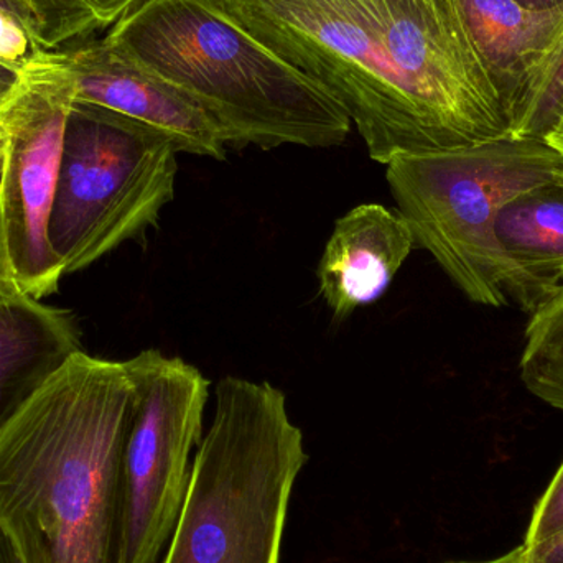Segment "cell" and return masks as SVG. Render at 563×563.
<instances>
[{"label": "cell", "instance_id": "cell-1", "mask_svg": "<svg viewBox=\"0 0 563 563\" xmlns=\"http://www.w3.org/2000/svg\"><path fill=\"white\" fill-rule=\"evenodd\" d=\"M125 361L73 354L0 429V521L25 563H119Z\"/></svg>", "mask_w": 563, "mask_h": 563}, {"label": "cell", "instance_id": "cell-2", "mask_svg": "<svg viewBox=\"0 0 563 563\" xmlns=\"http://www.w3.org/2000/svg\"><path fill=\"white\" fill-rule=\"evenodd\" d=\"M104 40L198 102L230 148L338 147L353 128L217 0H139Z\"/></svg>", "mask_w": 563, "mask_h": 563}, {"label": "cell", "instance_id": "cell-3", "mask_svg": "<svg viewBox=\"0 0 563 563\" xmlns=\"http://www.w3.org/2000/svg\"><path fill=\"white\" fill-rule=\"evenodd\" d=\"M214 399L162 563H280L303 433L266 380L223 377Z\"/></svg>", "mask_w": 563, "mask_h": 563}, {"label": "cell", "instance_id": "cell-4", "mask_svg": "<svg viewBox=\"0 0 563 563\" xmlns=\"http://www.w3.org/2000/svg\"><path fill=\"white\" fill-rule=\"evenodd\" d=\"M254 38L330 96L374 162L433 154L397 73L379 0H217Z\"/></svg>", "mask_w": 563, "mask_h": 563}, {"label": "cell", "instance_id": "cell-5", "mask_svg": "<svg viewBox=\"0 0 563 563\" xmlns=\"http://www.w3.org/2000/svg\"><path fill=\"white\" fill-rule=\"evenodd\" d=\"M396 210L466 298L506 307L496 218L508 201L563 175L544 139L505 137L453 151L406 155L386 165Z\"/></svg>", "mask_w": 563, "mask_h": 563}, {"label": "cell", "instance_id": "cell-6", "mask_svg": "<svg viewBox=\"0 0 563 563\" xmlns=\"http://www.w3.org/2000/svg\"><path fill=\"white\" fill-rule=\"evenodd\" d=\"M178 152L165 135L75 99L63 137L48 241L63 274L79 273L158 227L177 187Z\"/></svg>", "mask_w": 563, "mask_h": 563}, {"label": "cell", "instance_id": "cell-7", "mask_svg": "<svg viewBox=\"0 0 563 563\" xmlns=\"http://www.w3.org/2000/svg\"><path fill=\"white\" fill-rule=\"evenodd\" d=\"M134 410L122 459L121 562L158 563L177 522L203 437L211 383L158 350L125 361Z\"/></svg>", "mask_w": 563, "mask_h": 563}, {"label": "cell", "instance_id": "cell-8", "mask_svg": "<svg viewBox=\"0 0 563 563\" xmlns=\"http://www.w3.org/2000/svg\"><path fill=\"white\" fill-rule=\"evenodd\" d=\"M384 40L433 152L511 137L460 0H379Z\"/></svg>", "mask_w": 563, "mask_h": 563}, {"label": "cell", "instance_id": "cell-9", "mask_svg": "<svg viewBox=\"0 0 563 563\" xmlns=\"http://www.w3.org/2000/svg\"><path fill=\"white\" fill-rule=\"evenodd\" d=\"M75 98V82L55 52H35L23 66L19 88L0 109L9 137L0 218L16 279L35 300L56 294L65 276L49 246L48 223Z\"/></svg>", "mask_w": 563, "mask_h": 563}, {"label": "cell", "instance_id": "cell-10", "mask_svg": "<svg viewBox=\"0 0 563 563\" xmlns=\"http://www.w3.org/2000/svg\"><path fill=\"white\" fill-rule=\"evenodd\" d=\"M55 56L71 75L78 101L111 109L155 129L178 154L227 158V137L198 102L104 38L55 52Z\"/></svg>", "mask_w": 563, "mask_h": 563}, {"label": "cell", "instance_id": "cell-11", "mask_svg": "<svg viewBox=\"0 0 563 563\" xmlns=\"http://www.w3.org/2000/svg\"><path fill=\"white\" fill-rule=\"evenodd\" d=\"M416 247L406 218L364 203L338 218L318 264V290L338 321L376 303Z\"/></svg>", "mask_w": 563, "mask_h": 563}, {"label": "cell", "instance_id": "cell-12", "mask_svg": "<svg viewBox=\"0 0 563 563\" xmlns=\"http://www.w3.org/2000/svg\"><path fill=\"white\" fill-rule=\"evenodd\" d=\"M495 234L503 291L532 314L563 285V175L508 201Z\"/></svg>", "mask_w": 563, "mask_h": 563}, {"label": "cell", "instance_id": "cell-13", "mask_svg": "<svg viewBox=\"0 0 563 563\" xmlns=\"http://www.w3.org/2000/svg\"><path fill=\"white\" fill-rule=\"evenodd\" d=\"M476 52L515 122L563 32V10L532 12L516 0H460Z\"/></svg>", "mask_w": 563, "mask_h": 563}, {"label": "cell", "instance_id": "cell-14", "mask_svg": "<svg viewBox=\"0 0 563 563\" xmlns=\"http://www.w3.org/2000/svg\"><path fill=\"white\" fill-rule=\"evenodd\" d=\"M78 351L73 311L35 298L0 305V429Z\"/></svg>", "mask_w": 563, "mask_h": 563}, {"label": "cell", "instance_id": "cell-15", "mask_svg": "<svg viewBox=\"0 0 563 563\" xmlns=\"http://www.w3.org/2000/svg\"><path fill=\"white\" fill-rule=\"evenodd\" d=\"M139 0H5L36 52H56L114 25Z\"/></svg>", "mask_w": 563, "mask_h": 563}, {"label": "cell", "instance_id": "cell-16", "mask_svg": "<svg viewBox=\"0 0 563 563\" xmlns=\"http://www.w3.org/2000/svg\"><path fill=\"white\" fill-rule=\"evenodd\" d=\"M519 373L529 393L563 412V285L531 314Z\"/></svg>", "mask_w": 563, "mask_h": 563}, {"label": "cell", "instance_id": "cell-17", "mask_svg": "<svg viewBox=\"0 0 563 563\" xmlns=\"http://www.w3.org/2000/svg\"><path fill=\"white\" fill-rule=\"evenodd\" d=\"M563 114V32L522 102L511 137L545 139Z\"/></svg>", "mask_w": 563, "mask_h": 563}, {"label": "cell", "instance_id": "cell-18", "mask_svg": "<svg viewBox=\"0 0 563 563\" xmlns=\"http://www.w3.org/2000/svg\"><path fill=\"white\" fill-rule=\"evenodd\" d=\"M563 531V463L559 472L555 473L549 488L545 489L542 498L539 499L532 515L531 525H529L528 532H526L525 542L522 545L539 544L544 542L545 539L559 534Z\"/></svg>", "mask_w": 563, "mask_h": 563}, {"label": "cell", "instance_id": "cell-19", "mask_svg": "<svg viewBox=\"0 0 563 563\" xmlns=\"http://www.w3.org/2000/svg\"><path fill=\"white\" fill-rule=\"evenodd\" d=\"M35 52L22 23L10 10L0 5V59L25 63Z\"/></svg>", "mask_w": 563, "mask_h": 563}, {"label": "cell", "instance_id": "cell-20", "mask_svg": "<svg viewBox=\"0 0 563 563\" xmlns=\"http://www.w3.org/2000/svg\"><path fill=\"white\" fill-rule=\"evenodd\" d=\"M30 298L23 291L22 285L16 279L15 267L7 246L5 231H3L2 218H0V305L13 303V301Z\"/></svg>", "mask_w": 563, "mask_h": 563}, {"label": "cell", "instance_id": "cell-21", "mask_svg": "<svg viewBox=\"0 0 563 563\" xmlns=\"http://www.w3.org/2000/svg\"><path fill=\"white\" fill-rule=\"evenodd\" d=\"M521 548L526 563H563V531L539 544Z\"/></svg>", "mask_w": 563, "mask_h": 563}, {"label": "cell", "instance_id": "cell-22", "mask_svg": "<svg viewBox=\"0 0 563 563\" xmlns=\"http://www.w3.org/2000/svg\"><path fill=\"white\" fill-rule=\"evenodd\" d=\"M25 63H13L7 62V59H0V109L5 106L10 96L19 88L20 81H22L23 66H25Z\"/></svg>", "mask_w": 563, "mask_h": 563}, {"label": "cell", "instance_id": "cell-23", "mask_svg": "<svg viewBox=\"0 0 563 563\" xmlns=\"http://www.w3.org/2000/svg\"><path fill=\"white\" fill-rule=\"evenodd\" d=\"M0 563H25L12 536L0 521Z\"/></svg>", "mask_w": 563, "mask_h": 563}, {"label": "cell", "instance_id": "cell-24", "mask_svg": "<svg viewBox=\"0 0 563 563\" xmlns=\"http://www.w3.org/2000/svg\"><path fill=\"white\" fill-rule=\"evenodd\" d=\"M519 5L526 7L532 12H555L563 10V0H516Z\"/></svg>", "mask_w": 563, "mask_h": 563}, {"label": "cell", "instance_id": "cell-25", "mask_svg": "<svg viewBox=\"0 0 563 563\" xmlns=\"http://www.w3.org/2000/svg\"><path fill=\"white\" fill-rule=\"evenodd\" d=\"M544 141L548 142L549 145H552L563 157V114L562 118L559 119L558 125L552 129L551 134H549Z\"/></svg>", "mask_w": 563, "mask_h": 563}, {"label": "cell", "instance_id": "cell-26", "mask_svg": "<svg viewBox=\"0 0 563 563\" xmlns=\"http://www.w3.org/2000/svg\"><path fill=\"white\" fill-rule=\"evenodd\" d=\"M450 563H526L525 558H522V548H516L515 551L508 552V554L503 555V558L493 559V561H483V562H450Z\"/></svg>", "mask_w": 563, "mask_h": 563}, {"label": "cell", "instance_id": "cell-27", "mask_svg": "<svg viewBox=\"0 0 563 563\" xmlns=\"http://www.w3.org/2000/svg\"><path fill=\"white\" fill-rule=\"evenodd\" d=\"M7 144H9V137H7L5 125L0 121V168L5 164Z\"/></svg>", "mask_w": 563, "mask_h": 563}, {"label": "cell", "instance_id": "cell-28", "mask_svg": "<svg viewBox=\"0 0 563 563\" xmlns=\"http://www.w3.org/2000/svg\"><path fill=\"white\" fill-rule=\"evenodd\" d=\"M0 5L5 7V9L9 10V7H7L5 0H0Z\"/></svg>", "mask_w": 563, "mask_h": 563}, {"label": "cell", "instance_id": "cell-29", "mask_svg": "<svg viewBox=\"0 0 563 563\" xmlns=\"http://www.w3.org/2000/svg\"><path fill=\"white\" fill-rule=\"evenodd\" d=\"M2 174H3V167L0 168V184H2Z\"/></svg>", "mask_w": 563, "mask_h": 563}]
</instances>
